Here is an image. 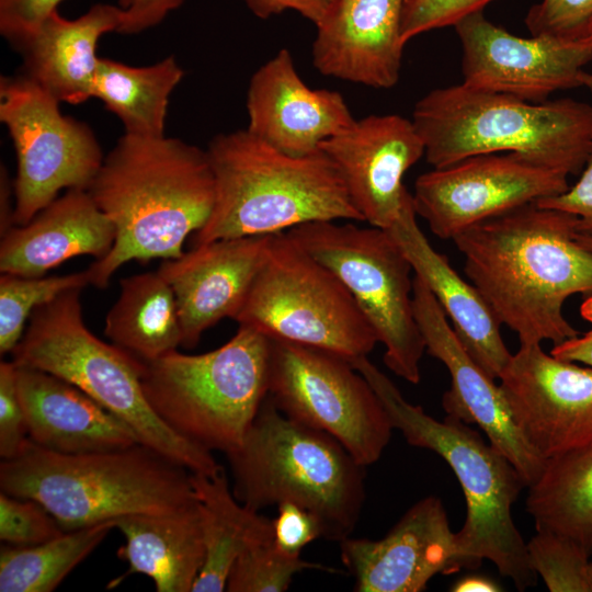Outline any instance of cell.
I'll use <instances>...</instances> for the list:
<instances>
[{"mask_svg":"<svg viewBox=\"0 0 592 592\" xmlns=\"http://www.w3.org/2000/svg\"><path fill=\"white\" fill-rule=\"evenodd\" d=\"M119 286L104 327L113 344L145 363L182 345L175 296L158 271L124 277Z\"/></svg>","mask_w":592,"mask_h":592,"instance_id":"cell-29","label":"cell"},{"mask_svg":"<svg viewBox=\"0 0 592 592\" xmlns=\"http://www.w3.org/2000/svg\"><path fill=\"white\" fill-rule=\"evenodd\" d=\"M413 309L425 350L451 375V387L442 400L446 415L477 424L530 487L542 474L545 460L515 423L500 385L469 355L430 289L415 275Z\"/></svg>","mask_w":592,"mask_h":592,"instance_id":"cell-17","label":"cell"},{"mask_svg":"<svg viewBox=\"0 0 592 592\" xmlns=\"http://www.w3.org/2000/svg\"><path fill=\"white\" fill-rule=\"evenodd\" d=\"M2 492L42 503L65 532L132 514H167L197 502L192 473L136 443L86 454H60L30 439L0 464Z\"/></svg>","mask_w":592,"mask_h":592,"instance_id":"cell-3","label":"cell"},{"mask_svg":"<svg viewBox=\"0 0 592 592\" xmlns=\"http://www.w3.org/2000/svg\"><path fill=\"white\" fill-rule=\"evenodd\" d=\"M13 182H10L8 171L3 166L1 167V180H0V231L3 236L11 227L14 226L13 213L14 204L12 198Z\"/></svg>","mask_w":592,"mask_h":592,"instance_id":"cell-46","label":"cell"},{"mask_svg":"<svg viewBox=\"0 0 592 592\" xmlns=\"http://www.w3.org/2000/svg\"><path fill=\"white\" fill-rule=\"evenodd\" d=\"M287 234L352 294L385 346L386 366L418 384L425 344L413 309V270L389 231L323 220L298 225Z\"/></svg>","mask_w":592,"mask_h":592,"instance_id":"cell-11","label":"cell"},{"mask_svg":"<svg viewBox=\"0 0 592 592\" xmlns=\"http://www.w3.org/2000/svg\"><path fill=\"white\" fill-rule=\"evenodd\" d=\"M269 396L286 415L339 441L362 466L386 448L390 419L366 378L335 353L271 339Z\"/></svg>","mask_w":592,"mask_h":592,"instance_id":"cell-12","label":"cell"},{"mask_svg":"<svg viewBox=\"0 0 592 592\" xmlns=\"http://www.w3.org/2000/svg\"><path fill=\"white\" fill-rule=\"evenodd\" d=\"M386 230L407 257L414 275L430 289L469 355L490 377L499 378L512 356L501 323L480 292L431 246L418 226L413 202Z\"/></svg>","mask_w":592,"mask_h":592,"instance_id":"cell-24","label":"cell"},{"mask_svg":"<svg viewBox=\"0 0 592 592\" xmlns=\"http://www.w3.org/2000/svg\"><path fill=\"white\" fill-rule=\"evenodd\" d=\"M260 19H269L292 10L317 26L332 10L338 0H242Z\"/></svg>","mask_w":592,"mask_h":592,"instance_id":"cell-44","label":"cell"},{"mask_svg":"<svg viewBox=\"0 0 592 592\" xmlns=\"http://www.w3.org/2000/svg\"><path fill=\"white\" fill-rule=\"evenodd\" d=\"M16 366L29 439L60 454H86L140 443L133 429L84 391L44 371Z\"/></svg>","mask_w":592,"mask_h":592,"instance_id":"cell-23","label":"cell"},{"mask_svg":"<svg viewBox=\"0 0 592 592\" xmlns=\"http://www.w3.org/2000/svg\"><path fill=\"white\" fill-rule=\"evenodd\" d=\"M576 238L582 247L592 251V236L591 235L577 232Z\"/></svg>","mask_w":592,"mask_h":592,"instance_id":"cell-48","label":"cell"},{"mask_svg":"<svg viewBox=\"0 0 592 592\" xmlns=\"http://www.w3.org/2000/svg\"><path fill=\"white\" fill-rule=\"evenodd\" d=\"M62 0H0V33L18 48Z\"/></svg>","mask_w":592,"mask_h":592,"instance_id":"cell-41","label":"cell"},{"mask_svg":"<svg viewBox=\"0 0 592 592\" xmlns=\"http://www.w3.org/2000/svg\"><path fill=\"white\" fill-rule=\"evenodd\" d=\"M273 532L275 545L291 556H300L305 546L322 537L321 526L316 516L293 502L277 504Z\"/></svg>","mask_w":592,"mask_h":592,"instance_id":"cell-40","label":"cell"},{"mask_svg":"<svg viewBox=\"0 0 592 592\" xmlns=\"http://www.w3.org/2000/svg\"><path fill=\"white\" fill-rule=\"evenodd\" d=\"M411 121L433 168L477 155L514 153L569 177L580 174L592 146L589 103L570 98L532 103L463 82L428 92Z\"/></svg>","mask_w":592,"mask_h":592,"instance_id":"cell-4","label":"cell"},{"mask_svg":"<svg viewBox=\"0 0 592 592\" xmlns=\"http://www.w3.org/2000/svg\"><path fill=\"white\" fill-rule=\"evenodd\" d=\"M227 455L232 492L247 508L293 502L340 543L357 525L365 501L364 466L328 433L283 413L267 395L241 445Z\"/></svg>","mask_w":592,"mask_h":592,"instance_id":"cell-7","label":"cell"},{"mask_svg":"<svg viewBox=\"0 0 592 592\" xmlns=\"http://www.w3.org/2000/svg\"><path fill=\"white\" fill-rule=\"evenodd\" d=\"M462 46L463 83L540 103L559 90L582 87L592 50L584 41L521 37L489 21L482 11L455 25Z\"/></svg>","mask_w":592,"mask_h":592,"instance_id":"cell-15","label":"cell"},{"mask_svg":"<svg viewBox=\"0 0 592 592\" xmlns=\"http://www.w3.org/2000/svg\"><path fill=\"white\" fill-rule=\"evenodd\" d=\"M115 528L125 539L117 557L128 567L109 589L140 573L152 580L157 592L192 591L205 558L198 500L173 513L122 516Z\"/></svg>","mask_w":592,"mask_h":592,"instance_id":"cell-27","label":"cell"},{"mask_svg":"<svg viewBox=\"0 0 592 592\" xmlns=\"http://www.w3.org/2000/svg\"><path fill=\"white\" fill-rule=\"evenodd\" d=\"M215 203L194 243L281 232L310 221H364L343 180L320 149L286 155L247 129L215 136L206 149Z\"/></svg>","mask_w":592,"mask_h":592,"instance_id":"cell-6","label":"cell"},{"mask_svg":"<svg viewBox=\"0 0 592 592\" xmlns=\"http://www.w3.org/2000/svg\"><path fill=\"white\" fill-rule=\"evenodd\" d=\"M116 527V521L65 532L30 547L3 544L0 549L1 592H50Z\"/></svg>","mask_w":592,"mask_h":592,"instance_id":"cell-32","label":"cell"},{"mask_svg":"<svg viewBox=\"0 0 592 592\" xmlns=\"http://www.w3.org/2000/svg\"><path fill=\"white\" fill-rule=\"evenodd\" d=\"M247 112L250 134L294 157L319 151L355 121L340 92L310 89L301 80L287 48L252 75Z\"/></svg>","mask_w":592,"mask_h":592,"instance_id":"cell-21","label":"cell"},{"mask_svg":"<svg viewBox=\"0 0 592 592\" xmlns=\"http://www.w3.org/2000/svg\"><path fill=\"white\" fill-rule=\"evenodd\" d=\"M183 76L173 56L144 67L100 58L92 96L122 121L126 134L163 137L169 98Z\"/></svg>","mask_w":592,"mask_h":592,"instance_id":"cell-30","label":"cell"},{"mask_svg":"<svg viewBox=\"0 0 592 592\" xmlns=\"http://www.w3.org/2000/svg\"><path fill=\"white\" fill-rule=\"evenodd\" d=\"M198 500L205 558L192 592L226 591L228 576L249 546L274 539L273 520L240 503L223 467L214 474L192 473Z\"/></svg>","mask_w":592,"mask_h":592,"instance_id":"cell-28","label":"cell"},{"mask_svg":"<svg viewBox=\"0 0 592 592\" xmlns=\"http://www.w3.org/2000/svg\"><path fill=\"white\" fill-rule=\"evenodd\" d=\"M527 553L532 569L550 592H592V554L576 540L538 530Z\"/></svg>","mask_w":592,"mask_h":592,"instance_id":"cell-34","label":"cell"},{"mask_svg":"<svg viewBox=\"0 0 592 592\" xmlns=\"http://www.w3.org/2000/svg\"><path fill=\"white\" fill-rule=\"evenodd\" d=\"M406 0H338L316 26L314 67L323 76L376 89L395 87L405 43Z\"/></svg>","mask_w":592,"mask_h":592,"instance_id":"cell-22","label":"cell"},{"mask_svg":"<svg viewBox=\"0 0 592 592\" xmlns=\"http://www.w3.org/2000/svg\"><path fill=\"white\" fill-rule=\"evenodd\" d=\"M59 103L25 75L0 79V121L18 161L14 225L27 224L64 189L88 190L104 160L92 129L62 115Z\"/></svg>","mask_w":592,"mask_h":592,"instance_id":"cell-13","label":"cell"},{"mask_svg":"<svg viewBox=\"0 0 592 592\" xmlns=\"http://www.w3.org/2000/svg\"><path fill=\"white\" fill-rule=\"evenodd\" d=\"M87 191L116 230L111 251L88 267L98 288L129 261L182 255L186 237L207 223L216 193L206 150L178 138L126 133Z\"/></svg>","mask_w":592,"mask_h":592,"instance_id":"cell-2","label":"cell"},{"mask_svg":"<svg viewBox=\"0 0 592 592\" xmlns=\"http://www.w3.org/2000/svg\"><path fill=\"white\" fill-rule=\"evenodd\" d=\"M29 440V428L16 386V366L0 363V456L15 457Z\"/></svg>","mask_w":592,"mask_h":592,"instance_id":"cell-39","label":"cell"},{"mask_svg":"<svg viewBox=\"0 0 592 592\" xmlns=\"http://www.w3.org/2000/svg\"><path fill=\"white\" fill-rule=\"evenodd\" d=\"M116 230L83 189H70L38 212L27 224L14 225L0 244L1 273L44 276L78 255L104 258Z\"/></svg>","mask_w":592,"mask_h":592,"instance_id":"cell-25","label":"cell"},{"mask_svg":"<svg viewBox=\"0 0 592 592\" xmlns=\"http://www.w3.org/2000/svg\"><path fill=\"white\" fill-rule=\"evenodd\" d=\"M82 289L66 291L33 311L12 362L75 385L128 424L141 444L191 473L217 471L220 466L210 451L174 432L149 406L141 385L146 363L87 328Z\"/></svg>","mask_w":592,"mask_h":592,"instance_id":"cell-8","label":"cell"},{"mask_svg":"<svg viewBox=\"0 0 592 592\" xmlns=\"http://www.w3.org/2000/svg\"><path fill=\"white\" fill-rule=\"evenodd\" d=\"M350 362L376 392L392 428L409 444L436 453L455 474L466 501V519L456 532L465 567L476 569L488 559L519 591L536 585L527 543L512 516V505L526 487L519 470L467 423L449 415L439 421L407 401L367 356Z\"/></svg>","mask_w":592,"mask_h":592,"instance_id":"cell-5","label":"cell"},{"mask_svg":"<svg viewBox=\"0 0 592 592\" xmlns=\"http://www.w3.org/2000/svg\"><path fill=\"white\" fill-rule=\"evenodd\" d=\"M64 533L59 522L38 501L0 492V539L3 544L30 547Z\"/></svg>","mask_w":592,"mask_h":592,"instance_id":"cell-36","label":"cell"},{"mask_svg":"<svg viewBox=\"0 0 592 592\" xmlns=\"http://www.w3.org/2000/svg\"><path fill=\"white\" fill-rule=\"evenodd\" d=\"M592 50V21L590 22L583 39Z\"/></svg>","mask_w":592,"mask_h":592,"instance_id":"cell-50","label":"cell"},{"mask_svg":"<svg viewBox=\"0 0 592 592\" xmlns=\"http://www.w3.org/2000/svg\"><path fill=\"white\" fill-rule=\"evenodd\" d=\"M184 0H117L122 22L117 33L137 34L160 24Z\"/></svg>","mask_w":592,"mask_h":592,"instance_id":"cell-43","label":"cell"},{"mask_svg":"<svg viewBox=\"0 0 592 592\" xmlns=\"http://www.w3.org/2000/svg\"><path fill=\"white\" fill-rule=\"evenodd\" d=\"M271 339L246 326L203 353L171 351L146 363V400L174 432L208 449L230 453L269 395Z\"/></svg>","mask_w":592,"mask_h":592,"instance_id":"cell-9","label":"cell"},{"mask_svg":"<svg viewBox=\"0 0 592 592\" xmlns=\"http://www.w3.org/2000/svg\"><path fill=\"white\" fill-rule=\"evenodd\" d=\"M91 284L90 272L58 276H0V353H12L24 334L33 311L71 288Z\"/></svg>","mask_w":592,"mask_h":592,"instance_id":"cell-33","label":"cell"},{"mask_svg":"<svg viewBox=\"0 0 592 592\" xmlns=\"http://www.w3.org/2000/svg\"><path fill=\"white\" fill-rule=\"evenodd\" d=\"M536 204L576 216L577 231L592 236V146L579 180L565 192L542 198Z\"/></svg>","mask_w":592,"mask_h":592,"instance_id":"cell-42","label":"cell"},{"mask_svg":"<svg viewBox=\"0 0 592 592\" xmlns=\"http://www.w3.org/2000/svg\"><path fill=\"white\" fill-rule=\"evenodd\" d=\"M121 22L117 4L96 3L75 20L54 11L16 48L23 58V75L59 102H86L92 98L98 42L105 33L117 32Z\"/></svg>","mask_w":592,"mask_h":592,"instance_id":"cell-26","label":"cell"},{"mask_svg":"<svg viewBox=\"0 0 592 592\" xmlns=\"http://www.w3.org/2000/svg\"><path fill=\"white\" fill-rule=\"evenodd\" d=\"M320 570L338 573L334 568L311 562L283 553L274 539L260 542L246 548L232 565L226 591L282 592L286 591L296 573Z\"/></svg>","mask_w":592,"mask_h":592,"instance_id":"cell-35","label":"cell"},{"mask_svg":"<svg viewBox=\"0 0 592 592\" xmlns=\"http://www.w3.org/2000/svg\"><path fill=\"white\" fill-rule=\"evenodd\" d=\"M569 187L568 175L532 164L514 153L465 158L418 177L417 215L442 239Z\"/></svg>","mask_w":592,"mask_h":592,"instance_id":"cell-14","label":"cell"},{"mask_svg":"<svg viewBox=\"0 0 592 592\" xmlns=\"http://www.w3.org/2000/svg\"><path fill=\"white\" fill-rule=\"evenodd\" d=\"M550 354L560 360L592 367V330L554 344Z\"/></svg>","mask_w":592,"mask_h":592,"instance_id":"cell-45","label":"cell"},{"mask_svg":"<svg viewBox=\"0 0 592 592\" xmlns=\"http://www.w3.org/2000/svg\"><path fill=\"white\" fill-rule=\"evenodd\" d=\"M498 379L515 423L544 460L592 445V367L520 344Z\"/></svg>","mask_w":592,"mask_h":592,"instance_id":"cell-16","label":"cell"},{"mask_svg":"<svg viewBox=\"0 0 592 592\" xmlns=\"http://www.w3.org/2000/svg\"><path fill=\"white\" fill-rule=\"evenodd\" d=\"M493 0H406L401 38L407 44L413 37L445 26H454L462 19L483 11Z\"/></svg>","mask_w":592,"mask_h":592,"instance_id":"cell-38","label":"cell"},{"mask_svg":"<svg viewBox=\"0 0 592 592\" xmlns=\"http://www.w3.org/2000/svg\"><path fill=\"white\" fill-rule=\"evenodd\" d=\"M339 544L356 592H421L434 576L466 568L446 510L434 496L417 501L383 538L346 537Z\"/></svg>","mask_w":592,"mask_h":592,"instance_id":"cell-19","label":"cell"},{"mask_svg":"<svg viewBox=\"0 0 592 592\" xmlns=\"http://www.w3.org/2000/svg\"><path fill=\"white\" fill-rule=\"evenodd\" d=\"M578 218L536 203L479 223L452 240L469 282L520 344H554L579 334L563 316L574 294H592V251Z\"/></svg>","mask_w":592,"mask_h":592,"instance_id":"cell-1","label":"cell"},{"mask_svg":"<svg viewBox=\"0 0 592 592\" xmlns=\"http://www.w3.org/2000/svg\"><path fill=\"white\" fill-rule=\"evenodd\" d=\"M527 488L536 531L569 537L592 554V445L545 460Z\"/></svg>","mask_w":592,"mask_h":592,"instance_id":"cell-31","label":"cell"},{"mask_svg":"<svg viewBox=\"0 0 592 592\" xmlns=\"http://www.w3.org/2000/svg\"><path fill=\"white\" fill-rule=\"evenodd\" d=\"M582 87H585L592 94V73L584 72L581 79Z\"/></svg>","mask_w":592,"mask_h":592,"instance_id":"cell-49","label":"cell"},{"mask_svg":"<svg viewBox=\"0 0 592 592\" xmlns=\"http://www.w3.org/2000/svg\"><path fill=\"white\" fill-rule=\"evenodd\" d=\"M501 585L493 579L482 574H467L458 579L449 589L453 592H498Z\"/></svg>","mask_w":592,"mask_h":592,"instance_id":"cell-47","label":"cell"},{"mask_svg":"<svg viewBox=\"0 0 592 592\" xmlns=\"http://www.w3.org/2000/svg\"><path fill=\"white\" fill-rule=\"evenodd\" d=\"M592 21V0H542L525 16L532 36L582 41Z\"/></svg>","mask_w":592,"mask_h":592,"instance_id":"cell-37","label":"cell"},{"mask_svg":"<svg viewBox=\"0 0 592 592\" xmlns=\"http://www.w3.org/2000/svg\"><path fill=\"white\" fill-rule=\"evenodd\" d=\"M273 235L217 239L163 260L158 272L174 293L183 346H195L203 332L221 319H235L266 259Z\"/></svg>","mask_w":592,"mask_h":592,"instance_id":"cell-20","label":"cell"},{"mask_svg":"<svg viewBox=\"0 0 592 592\" xmlns=\"http://www.w3.org/2000/svg\"><path fill=\"white\" fill-rule=\"evenodd\" d=\"M234 320L270 339L322 349L349 361L367 356L378 343L341 280L287 231L273 235Z\"/></svg>","mask_w":592,"mask_h":592,"instance_id":"cell-10","label":"cell"},{"mask_svg":"<svg viewBox=\"0 0 592 592\" xmlns=\"http://www.w3.org/2000/svg\"><path fill=\"white\" fill-rule=\"evenodd\" d=\"M364 221L388 229L413 202L406 172L424 156L413 122L397 114L369 115L321 144Z\"/></svg>","mask_w":592,"mask_h":592,"instance_id":"cell-18","label":"cell"}]
</instances>
